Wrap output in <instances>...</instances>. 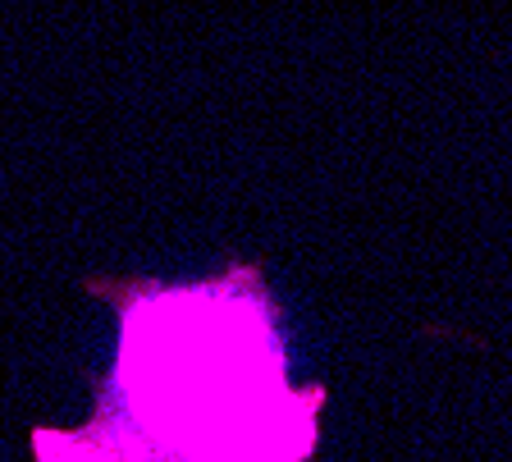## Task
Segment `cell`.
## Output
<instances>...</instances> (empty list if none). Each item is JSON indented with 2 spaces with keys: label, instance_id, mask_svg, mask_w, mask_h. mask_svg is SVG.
<instances>
[{
  "label": "cell",
  "instance_id": "obj_1",
  "mask_svg": "<svg viewBox=\"0 0 512 462\" xmlns=\"http://www.w3.org/2000/svg\"><path fill=\"white\" fill-rule=\"evenodd\" d=\"M128 403L183 462H288L298 417L279 389V353L252 302L220 289L165 293L128 321Z\"/></svg>",
  "mask_w": 512,
  "mask_h": 462
}]
</instances>
